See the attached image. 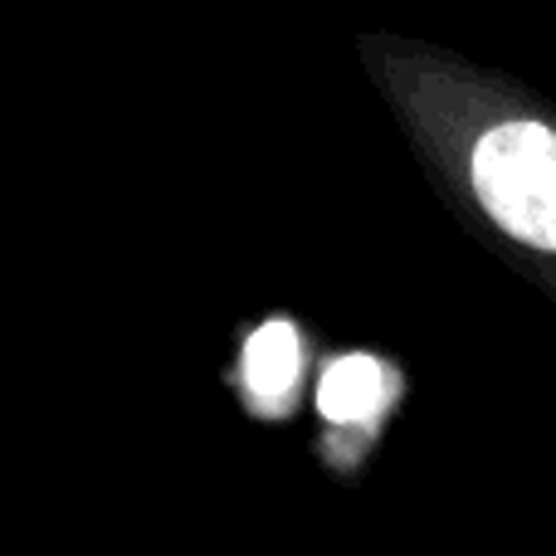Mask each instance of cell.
I'll return each instance as SVG.
<instances>
[{
    "mask_svg": "<svg viewBox=\"0 0 556 556\" xmlns=\"http://www.w3.org/2000/svg\"><path fill=\"white\" fill-rule=\"evenodd\" d=\"M356 59L454 220L556 303L552 98L395 29H362Z\"/></svg>",
    "mask_w": 556,
    "mask_h": 556,
    "instance_id": "1",
    "label": "cell"
},
{
    "mask_svg": "<svg viewBox=\"0 0 556 556\" xmlns=\"http://www.w3.org/2000/svg\"><path fill=\"white\" fill-rule=\"evenodd\" d=\"M405 366L395 356L346 346L317 366V454L332 479H356L381 450L395 410L405 405Z\"/></svg>",
    "mask_w": 556,
    "mask_h": 556,
    "instance_id": "2",
    "label": "cell"
},
{
    "mask_svg": "<svg viewBox=\"0 0 556 556\" xmlns=\"http://www.w3.org/2000/svg\"><path fill=\"white\" fill-rule=\"evenodd\" d=\"M225 381H230L235 401L244 405V415H254L260 425H288L303 405L307 381H317L313 332L288 313L264 317L240 337V352H235Z\"/></svg>",
    "mask_w": 556,
    "mask_h": 556,
    "instance_id": "3",
    "label": "cell"
}]
</instances>
